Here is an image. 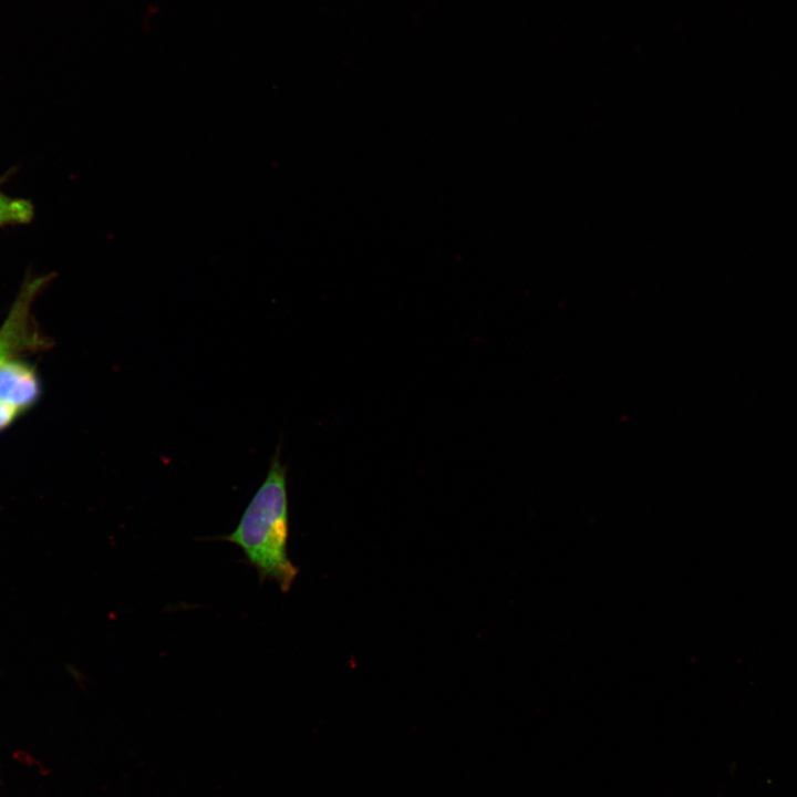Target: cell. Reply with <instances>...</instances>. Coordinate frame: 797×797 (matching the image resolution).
<instances>
[{
    "label": "cell",
    "instance_id": "obj_4",
    "mask_svg": "<svg viewBox=\"0 0 797 797\" xmlns=\"http://www.w3.org/2000/svg\"><path fill=\"white\" fill-rule=\"evenodd\" d=\"M33 216L34 207L30 200L9 196L0 189V228L28 224Z\"/></svg>",
    "mask_w": 797,
    "mask_h": 797
},
{
    "label": "cell",
    "instance_id": "obj_1",
    "mask_svg": "<svg viewBox=\"0 0 797 797\" xmlns=\"http://www.w3.org/2000/svg\"><path fill=\"white\" fill-rule=\"evenodd\" d=\"M286 469L277 453L268 474L245 508L237 527L222 540L238 546L260 581L288 592L299 572L288 557L289 515Z\"/></svg>",
    "mask_w": 797,
    "mask_h": 797
},
{
    "label": "cell",
    "instance_id": "obj_2",
    "mask_svg": "<svg viewBox=\"0 0 797 797\" xmlns=\"http://www.w3.org/2000/svg\"><path fill=\"white\" fill-rule=\"evenodd\" d=\"M46 278L39 277L27 281L0 329V368L22 346L27 345L30 328L32 301L45 283Z\"/></svg>",
    "mask_w": 797,
    "mask_h": 797
},
{
    "label": "cell",
    "instance_id": "obj_5",
    "mask_svg": "<svg viewBox=\"0 0 797 797\" xmlns=\"http://www.w3.org/2000/svg\"><path fill=\"white\" fill-rule=\"evenodd\" d=\"M19 412L14 406L0 401V429L9 425Z\"/></svg>",
    "mask_w": 797,
    "mask_h": 797
},
{
    "label": "cell",
    "instance_id": "obj_3",
    "mask_svg": "<svg viewBox=\"0 0 797 797\" xmlns=\"http://www.w3.org/2000/svg\"><path fill=\"white\" fill-rule=\"evenodd\" d=\"M39 393L34 371L20 361H7L0 368V401L23 410L31 405Z\"/></svg>",
    "mask_w": 797,
    "mask_h": 797
}]
</instances>
